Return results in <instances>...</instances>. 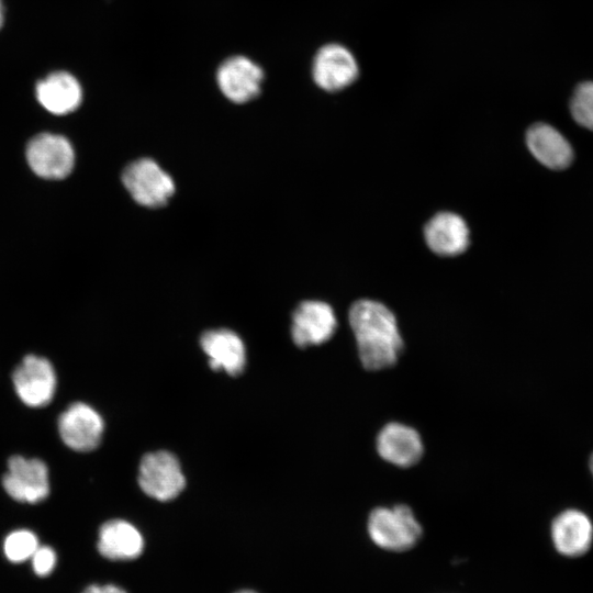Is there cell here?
<instances>
[{"instance_id": "cell-23", "label": "cell", "mask_w": 593, "mask_h": 593, "mask_svg": "<svg viewBox=\"0 0 593 593\" xmlns=\"http://www.w3.org/2000/svg\"><path fill=\"white\" fill-rule=\"evenodd\" d=\"M3 20H4V14H3V3H2V0H0V29L3 24Z\"/></svg>"}, {"instance_id": "cell-12", "label": "cell", "mask_w": 593, "mask_h": 593, "mask_svg": "<svg viewBox=\"0 0 593 593\" xmlns=\"http://www.w3.org/2000/svg\"><path fill=\"white\" fill-rule=\"evenodd\" d=\"M376 448L384 461L400 468L416 465L424 452L418 432L399 422L388 423L379 430Z\"/></svg>"}, {"instance_id": "cell-9", "label": "cell", "mask_w": 593, "mask_h": 593, "mask_svg": "<svg viewBox=\"0 0 593 593\" xmlns=\"http://www.w3.org/2000/svg\"><path fill=\"white\" fill-rule=\"evenodd\" d=\"M104 423L90 405L70 404L58 418V432L66 446L76 451H90L101 441Z\"/></svg>"}, {"instance_id": "cell-14", "label": "cell", "mask_w": 593, "mask_h": 593, "mask_svg": "<svg viewBox=\"0 0 593 593\" xmlns=\"http://www.w3.org/2000/svg\"><path fill=\"white\" fill-rule=\"evenodd\" d=\"M427 246L437 255L455 256L469 245V230L461 216L452 212H440L433 216L424 228Z\"/></svg>"}, {"instance_id": "cell-15", "label": "cell", "mask_w": 593, "mask_h": 593, "mask_svg": "<svg viewBox=\"0 0 593 593\" xmlns=\"http://www.w3.org/2000/svg\"><path fill=\"white\" fill-rule=\"evenodd\" d=\"M35 92L41 105L56 115L75 111L82 100L80 83L66 71H55L40 80Z\"/></svg>"}, {"instance_id": "cell-17", "label": "cell", "mask_w": 593, "mask_h": 593, "mask_svg": "<svg viewBox=\"0 0 593 593\" xmlns=\"http://www.w3.org/2000/svg\"><path fill=\"white\" fill-rule=\"evenodd\" d=\"M526 143L534 157L548 168L564 169L573 159L568 139L549 124L532 125L526 134Z\"/></svg>"}, {"instance_id": "cell-8", "label": "cell", "mask_w": 593, "mask_h": 593, "mask_svg": "<svg viewBox=\"0 0 593 593\" xmlns=\"http://www.w3.org/2000/svg\"><path fill=\"white\" fill-rule=\"evenodd\" d=\"M359 76L356 58L349 49L336 43L322 46L312 64L314 82L323 90L336 92L350 86Z\"/></svg>"}, {"instance_id": "cell-6", "label": "cell", "mask_w": 593, "mask_h": 593, "mask_svg": "<svg viewBox=\"0 0 593 593\" xmlns=\"http://www.w3.org/2000/svg\"><path fill=\"white\" fill-rule=\"evenodd\" d=\"M4 491L15 501L37 503L49 494V478L46 465L36 458L13 456L2 477Z\"/></svg>"}, {"instance_id": "cell-21", "label": "cell", "mask_w": 593, "mask_h": 593, "mask_svg": "<svg viewBox=\"0 0 593 593\" xmlns=\"http://www.w3.org/2000/svg\"><path fill=\"white\" fill-rule=\"evenodd\" d=\"M31 559L33 570L40 577L48 575L56 564V553L48 546H38Z\"/></svg>"}, {"instance_id": "cell-25", "label": "cell", "mask_w": 593, "mask_h": 593, "mask_svg": "<svg viewBox=\"0 0 593 593\" xmlns=\"http://www.w3.org/2000/svg\"><path fill=\"white\" fill-rule=\"evenodd\" d=\"M237 593H256V592L250 591V590H243V591H239V592H237Z\"/></svg>"}, {"instance_id": "cell-24", "label": "cell", "mask_w": 593, "mask_h": 593, "mask_svg": "<svg viewBox=\"0 0 593 593\" xmlns=\"http://www.w3.org/2000/svg\"><path fill=\"white\" fill-rule=\"evenodd\" d=\"M590 470H591L592 475H593V454H592V456L590 458Z\"/></svg>"}, {"instance_id": "cell-19", "label": "cell", "mask_w": 593, "mask_h": 593, "mask_svg": "<svg viewBox=\"0 0 593 593\" xmlns=\"http://www.w3.org/2000/svg\"><path fill=\"white\" fill-rule=\"evenodd\" d=\"M38 546V540L34 533L27 529H19L7 536L3 542V550L10 561L22 562L30 559Z\"/></svg>"}, {"instance_id": "cell-10", "label": "cell", "mask_w": 593, "mask_h": 593, "mask_svg": "<svg viewBox=\"0 0 593 593\" xmlns=\"http://www.w3.org/2000/svg\"><path fill=\"white\" fill-rule=\"evenodd\" d=\"M264 77L261 67L242 55L225 59L216 71L221 92L238 104L248 102L260 93Z\"/></svg>"}, {"instance_id": "cell-4", "label": "cell", "mask_w": 593, "mask_h": 593, "mask_svg": "<svg viewBox=\"0 0 593 593\" xmlns=\"http://www.w3.org/2000/svg\"><path fill=\"white\" fill-rule=\"evenodd\" d=\"M26 158L37 176L49 180L66 178L75 165V153L69 141L52 133L34 136L27 144Z\"/></svg>"}, {"instance_id": "cell-18", "label": "cell", "mask_w": 593, "mask_h": 593, "mask_svg": "<svg viewBox=\"0 0 593 593\" xmlns=\"http://www.w3.org/2000/svg\"><path fill=\"white\" fill-rule=\"evenodd\" d=\"M144 548V540L138 529L123 519L105 522L99 529L98 550L110 560H132Z\"/></svg>"}, {"instance_id": "cell-20", "label": "cell", "mask_w": 593, "mask_h": 593, "mask_svg": "<svg viewBox=\"0 0 593 593\" xmlns=\"http://www.w3.org/2000/svg\"><path fill=\"white\" fill-rule=\"evenodd\" d=\"M570 110L575 122L593 131V81H586L574 90Z\"/></svg>"}, {"instance_id": "cell-1", "label": "cell", "mask_w": 593, "mask_h": 593, "mask_svg": "<svg viewBox=\"0 0 593 593\" xmlns=\"http://www.w3.org/2000/svg\"><path fill=\"white\" fill-rule=\"evenodd\" d=\"M359 360L369 371L395 365L403 351L395 315L383 303L361 299L353 303L348 313Z\"/></svg>"}, {"instance_id": "cell-16", "label": "cell", "mask_w": 593, "mask_h": 593, "mask_svg": "<svg viewBox=\"0 0 593 593\" xmlns=\"http://www.w3.org/2000/svg\"><path fill=\"white\" fill-rule=\"evenodd\" d=\"M200 343L209 357L212 369L224 370L231 376H237L244 370L245 346L234 332L228 329L209 331L202 335Z\"/></svg>"}, {"instance_id": "cell-7", "label": "cell", "mask_w": 593, "mask_h": 593, "mask_svg": "<svg viewBox=\"0 0 593 593\" xmlns=\"http://www.w3.org/2000/svg\"><path fill=\"white\" fill-rule=\"evenodd\" d=\"M14 390L20 400L32 407L47 405L56 390V373L44 357L27 355L12 373Z\"/></svg>"}, {"instance_id": "cell-22", "label": "cell", "mask_w": 593, "mask_h": 593, "mask_svg": "<svg viewBox=\"0 0 593 593\" xmlns=\"http://www.w3.org/2000/svg\"><path fill=\"white\" fill-rule=\"evenodd\" d=\"M81 593H126L122 588L114 584H92L86 588Z\"/></svg>"}, {"instance_id": "cell-2", "label": "cell", "mask_w": 593, "mask_h": 593, "mask_svg": "<svg viewBox=\"0 0 593 593\" xmlns=\"http://www.w3.org/2000/svg\"><path fill=\"white\" fill-rule=\"evenodd\" d=\"M367 527L371 540L391 551L407 550L422 536L421 524L413 511L404 504L372 510Z\"/></svg>"}, {"instance_id": "cell-11", "label": "cell", "mask_w": 593, "mask_h": 593, "mask_svg": "<svg viewBox=\"0 0 593 593\" xmlns=\"http://www.w3.org/2000/svg\"><path fill=\"white\" fill-rule=\"evenodd\" d=\"M336 326V316L329 304L303 301L292 316V339L301 348L321 345L334 335Z\"/></svg>"}, {"instance_id": "cell-13", "label": "cell", "mask_w": 593, "mask_h": 593, "mask_svg": "<svg viewBox=\"0 0 593 593\" xmlns=\"http://www.w3.org/2000/svg\"><path fill=\"white\" fill-rule=\"evenodd\" d=\"M551 538L559 553L567 557L582 556L592 545V522L579 510H566L553 518Z\"/></svg>"}, {"instance_id": "cell-3", "label": "cell", "mask_w": 593, "mask_h": 593, "mask_svg": "<svg viewBox=\"0 0 593 593\" xmlns=\"http://www.w3.org/2000/svg\"><path fill=\"white\" fill-rule=\"evenodd\" d=\"M122 181L131 197L146 208H159L175 192V182L154 159L139 158L123 170Z\"/></svg>"}, {"instance_id": "cell-5", "label": "cell", "mask_w": 593, "mask_h": 593, "mask_svg": "<svg viewBox=\"0 0 593 593\" xmlns=\"http://www.w3.org/2000/svg\"><path fill=\"white\" fill-rule=\"evenodd\" d=\"M138 484L150 497L169 501L179 495L186 484L177 458L168 451L147 454L139 463Z\"/></svg>"}]
</instances>
